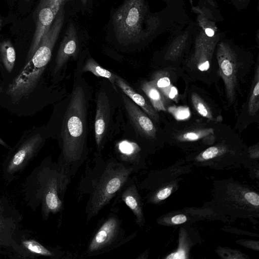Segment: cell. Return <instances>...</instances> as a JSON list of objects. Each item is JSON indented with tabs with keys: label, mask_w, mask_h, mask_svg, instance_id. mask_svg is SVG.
Returning <instances> with one entry per match:
<instances>
[{
	"label": "cell",
	"mask_w": 259,
	"mask_h": 259,
	"mask_svg": "<svg viewBox=\"0 0 259 259\" xmlns=\"http://www.w3.org/2000/svg\"><path fill=\"white\" fill-rule=\"evenodd\" d=\"M86 166L78 191L87 196L85 214L88 222L119 194L136 168L114 158L104 160L99 153L93 163Z\"/></svg>",
	"instance_id": "obj_1"
},
{
	"label": "cell",
	"mask_w": 259,
	"mask_h": 259,
	"mask_svg": "<svg viewBox=\"0 0 259 259\" xmlns=\"http://www.w3.org/2000/svg\"><path fill=\"white\" fill-rule=\"evenodd\" d=\"M160 20L158 14L150 11L147 0H124L110 10L107 36L119 47L133 48L158 34Z\"/></svg>",
	"instance_id": "obj_2"
},
{
	"label": "cell",
	"mask_w": 259,
	"mask_h": 259,
	"mask_svg": "<svg viewBox=\"0 0 259 259\" xmlns=\"http://www.w3.org/2000/svg\"><path fill=\"white\" fill-rule=\"evenodd\" d=\"M71 177L58 162L44 159L26 178L23 187L26 205L32 211L40 207L44 220L64 209V199Z\"/></svg>",
	"instance_id": "obj_3"
},
{
	"label": "cell",
	"mask_w": 259,
	"mask_h": 259,
	"mask_svg": "<svg viewBox=\"0 0 259 259\" xmlns=\"http://www.w3.org/2000/svg\"><path fill=\"white\" fill-rule=\"evenodd\" d=\"M87 92L74 83L62 130L61 154L58 163L72 178L87 159Z\"/></svg>",
	"instance_id": "obj_4"
},
{
	"label": "cell",
	"mask_w": 259,
	"mask_h": 259,
	"mask_svg": "<svg viewBox=\"0 0 259 259\" xmlns=\"http://www.w3.org/2000/svg\"><path fill=\"white\" fill-rule=\"evenodd\" d=\"M66 13L60 10L52 24L45 32L31 59L21 70L7 90L12 97H21L31 93L36 87L64 25Z\"/></svg>",
	"instance_id": "obj_5"
},
{
	"label": "cell",
	"mask_w": 259,
	"mask_h": 259,
	"mask_svg": "<svg viewBox=\"0 0 259 259\" xmlns=\"http://www.w3.org/2000/svg\"><path fill=\"white\" fill-rule=\"evenodd\" d=\"M40 134L31 135L22 140L11 148L2 164L3 178L8 184L18 179L36 156L44 145Z\"/></svg>",
	"instance_id": "obj_6"
},
{
	"label": "cell",
	"mask_w": 259,
	"mask_h": 259,
	"mask_svg": "<svg viewBox=\"0 0 259 259\" xmlns=\"http://www.w3.org/2000/svg\"><path fill=\"white\" fill-rule=\"evenodd\" d=\"M122 223L115 213H109L100 224L90 241L87 253L95 255L110 251L127 241Z\"/></svg>",
	"instance_id": "obj_7"
},
{
	"label": "cell",
	"mask_w": 259,
	"mask_h": 259,
	"mask_svg": "<svg viewBox=\"0 0 259 259\" xmlns=\"http://www.w3.org/2000/svg\"><path fill=\"white\" fill-rule=\"evenodd\" d=\"M22 219V215L9 199L0 196V249L10 258L21 259L20 248L14 236L21 228Z\"/></svg>",
	"instance_id": "obj_8"
},
{
	"label": "cell",
	"mask_w": 259,
	"mask_h": 259,
	"mask_svg": "<svg viewBox=\"0 0 259 259\" xmlns=\"http://www.w3.org/2000/svg\"><path fill=\"white\" fill-rule=\"evenodd\" d=\"M67 0H40L35 11V29L27 55V63L36 51L45 32L52 24L60 9Z\"/></svg>",
	"instance_id": "obj_9"
},
{
	"label": "cell",
	"mask_w": 259,
	"mask_h": 259,
	"mask_svg": "<svg viewBox=\"0 0 259 259\" xmlns=\"http://www.w3.org/2000/svg\"><path fill=\"white\" fill-rule=\"evenodd\" d=\"M217 58L219 66V73L225 87L229 102L231 104L236 97L237 87L236 57L231 46L225 41L218 44Z\"/></svg>",
	"instance_id": "obj_10"
},
{
	"label": "cell",
	"mask_w": 259,
	"mask_h": 259,
	"mask_svg": "<svg viewBox=\"0 0 259 259\" xmlns=\"http://www.w3.org/2000/svg\"><path fill=\"white\" fill-rule=\"evenodd\" d=\"M14 237L20 248L21 258L34 259L44 257L56 259L62 255L58 248L47 246L39 241L31 230L20 228Z\"/></svg>",
	"instance_id": "obj_11"
},
{
	"label": "cell",
	"mask_w": 259,
	"mask_h": 259,
	"mask_svg": "<svg viewBox=\"0 0 259 259\" xmlns=\"http://www.w3.org/2000/svg\"><path fill=\"white\" fill-rule=\"evenodd\" d=\"M111 109L109 97L104 90L98 92L96 98L95 137L98 153L104 147L108 131Z\"/></svg>",
	"instance_id": "obj_12"
},
{
	"label": "cell",
	"mask_w": 259,
	"mask_h": 259,
	"mask_svg": "<svg viewBox=\"0 0 259 259\" xmlns=\"http://www.w3.org/2000/svg\"><path fill=\"white\" fill-rule=\"evenodd\" d=\"M220 38V35L219 33L212 37L207 36L203 29L196 37L193 60L199 70L205 71L209 68L215 48Z\"/></svg>",
	"instance_id": "obj_13"
},
{
	"label": "cell",
	"mask_w": 259,
	"mask_h": 259,
	"mask_svg": "<svg viewBox=\"0 0 259 259\" xmlns=\"http://www.w3.org/2000/svg\"><path fill=\"white\" fill-rule=\"evenodd\" d=\"M124 108L131 124L141 135L149 138L155 137L156 130L151 119L126 95L121 94Z\"/></svg>",
	"instance_id": "obj_14"
},
{
	"label": "cell",
	"mask_w": 259,
	"mask_h": 259,
	"mask_svg": "<svg viewBox=\"0 0 259 259\" xmlns=\"http://www.w3.org/2000/svg\"><path fill=\"white\" fill-rule=\"evenodd\" d=\"M77 32L74 23L70 22L66 29L57 54L55 73L58 72L70 58L76 54L79 45Z\"/></svg>",
	"instance_id": "obj_15"
},
{
	"label": "cell",
	"mask_w": 259,
	"mask_h": 259,
	"mask_svg": "<svg viewBox=\"0 0 259 259\" xmlns=\"http://www.w3.org/2000/svg\"><path fill=\"white\" fill-rule=\"evenodd\" d=\"M120 198L131 209L136 217V222L141 226L143 223V213L140 198L134 179L128 180L120 192Z\"/></svg>",
	"instance_id": "obj_16"
},
{
	"label": "cell",
	"mask_w": 259,
	"mask_h": 259,
	"mask_svg": "<svg viewBox=\"0 0 259 259\" xmlns=\"http://www.w3.org/2000/svg\"><path fill=\"white\" fill-rule=\"evenodd\" d=\"M115 83L133 102L140 107L155 121L159 120V115L151 104L141 95L133 89L122 78L116 75Z\"/></svg>",
	"instance_id": "obj_17"
},
{
	"label": "cell",
	"mask_w": 259,
	"mask_h": 259,
	"mask_svg": "<svg viewBox=\"0 0 259 259\" xmlns=\"http://www.w3.org/2000/svg\"><path fill=\"white\" fill-rule=\"evenodd\" d=\"M141 89L157 111H166L164 98L153 80L143 82L141 84Z\"/></svg>",
	"instance_id": "obj_18"
},
{
	"label": "cell",
	"mask_w": 259,
	"mask_h": 259,
	"mask_svg": "<svg viewBox=\"0 0 259 259\" xmlns=\"http://www.w3.org/2000/svg\"><path fill=\"white\" fill-rule=\"evenodd\" d=\"M153 80L164 98L177 102L178 92L176 88L173 86L169 78L163 73H157L154 75Z\"/></svg>",
	"instance_id": "obj_19"
},
{
	"label": "cell",
	"mask_w": 259,
	"mask_h": 259,
	"mask_svg": "<svg viewBox=\"0 0 259 259\" xmlns=\"http://www.w3.org/2000/svg\"><path fill=\"white\" fill-rule=\"evenodd\" d=\"M81 71L90 72L96 76L108 79L112 83L115 90H117L115 85L116 74H113L109 70L103 68L92 57L89 56L88 57L82 66Z\"/></svg>",
	"instance_id": "obj_20"
},
{
	"label": "cell",
	"mask_w": 259,
	"mask_h": 259,
	"mask_svg": "<svg viewBox=\"0 0 259 259\" xmlns=\"http://www.w3.org/2000/svg\"><path fill=\"white\" fill-rule=\"evenodd\" d=\"M189 37L188 33H183L176 38L169 46L164 56L166 60L177 59L185 49Z\"/></svg>",
	"instance_id": "obj_21"
},
{
	"label": "cell",
	"mask_w": 259,
	"mask_h": 259,
	"mask_svg": "<svg viewBox=\"0 0 259 259\" xmlns=\"http://www.w3.org/2000/svg\"><path fill=\"white\" fill-rule=\"evenodd\" d=\"M1 54L4 65L9 72L14 67L16 60L15 49L9 40L3 41L1 45Z\"/></svg>",
	"instance_id": "obj_22"
},
{
	"label": "cell",
	"mask_w": 259,
	"mask_h": 259,
	"mask_svg": "<svg viewBox=\"0 0 259 259\" xmlns=\"http://www.w3.org/2000/svg\"><path fill=\"white\" fill-rule=\"evenodd\" d=\"M254 83L248 101V112L250 115H253L259 108V67L257 65L255 71Z\"/></svg>",
	"instance_id": "obj_23"
},
{
	"label": "cell",
	"mask_w": 259,
	"mask_h": 259,
	"mask_svg": "<svg viewBox=\"0 0 259 259\" xmlns=\"http://www.w3.org/2000/svg\"><path fill=\"white\" fill-rule=\"evenodd\" d=\"M191 101L195 110L200 115L209 119H213V115L209 107L197 94H192Z\"/></svg>",
	"instance_id": "obj_24"
},
{
	"label": "cell",
	"mask_w": 259,
	"mask_h": 259,
	"mask_svg": "<svg viewBox=\"0 0 259 259\" xmlns=\"http://www.w3.org/2000/svg\"><path fill=\"white\" fill-rule=\"evenodd\" d=\"M118 149L123 157L122 158L123 162L126 161L128 156L132 157L140 149L136 143L124 140L118 144Z\"/></svg>",
	"instance_id": "obj_25"
},
{
	"label": "cell",
	"mask_w": 259,
	"mask_h": 259,
	"mask_svg": "<svg viewBox=\"0 0 259 259\" xmlns=\"http://www.w3.org/2000/svg\"><path fill=\"white\" fill-rule=\"evenodd\" d=\"M70 6L76 12L82 14L91 13L93 7V0H67Z\"/></svg>",
	"instance_id": "obj_26"
},
{
	"label": "cell",
	"mask_w": 259,
	"mask_h": 259,
	"mask_svg": "<svg viewBox=\"0 0 259 259\" xmlns=\"http://www.w3.org/2000/svg\"><path fill=\"white\" fill-rule=\"evenodd\" d=\"M211 134L213 131L211 128L201 129L184 133L179 138L183 141H196Z\"/></svg>",
	"instance_id": "obj_27"
},
{
	"label": "cell",
	"mask_w": 259,
	"mask_h": 259,
	"mask_svg": "<svg viewBox=\"0 0 259 259\" xmlns=\"http://www.w3.org/2000/svg\"><path fill=\"white\" fill-rule=\"evenodd\" d=\"M168 111L178 119L182 120L188 118L190 115V112L187 108L184 107H171L169 108Z\"/></svg>",
	"instance_id": "obj_28"
},
{
	"label": "cell",
	"mask_w": 259,
	"mask_h": 259,
	"mask_svg": "<svg viewBox=\"0 0 259 259\" xmlns=\"http://www.w3.org/2000/svg\"><path fill=\"white\" fill-rule=\"evenodd\" d=\"M219 152V149L215 146L206 149L202 153V157L204 159H209L215 157Z\"/></svg>",
	"instance_id": "obj_29"
},
{
	"label": "cell",
	"mask_w": 259,
	"mask_h": 259,
	"mask_svg": "<svg viewBox=\"0 0 259 259\" xmlns=\"http://www.w3.org/2000/svg\"><path fill=\"white\" fill-rule=\"evenodd\" d=\"M245 199L250 204L254 206L259 205V196L256 193L250 192L246 193L244 195Z\"/></svg>",
	"instance_id": "obj_30"
},
{
	"label": "cell",
	"mask_w": 259,
	"mask_h": 259,
	"mask_svg": "<svg viewBox=\"0 0 259 259\" xmlns=\"http://www.w3.org/2000/svg\"><path fill=\"white\" fill-rule=\"evenodd\" d=\"M234 6L238 9L246 8L249 4L250 0H229Z\"/></svg>",
	"instance_id": "obj_31"
},
{
	"label": "cell",
	"mask_w": 259,
	"mask_h": 259,
	"mask_svg": "<svg viewBox=\"0 0 259 259\" xmlns=\"http://www.w3.org/2000/svg\"><path fill=\"white\" fill-rule=\"evenodd\" d=\"M172 188H166L160 190L157 194V197L159 200H164L171 194Z\"/></svg>",
	"instance_id": "obj_32"
},
{
	"label": "cell",
	"mask_w": 259,
	"mask_h": 259,
	"mask_svg": "<svg viewBox=\"0 0 259 259\" xmlns=\"http://www.w3.org/2000/svg\"><path fill=\"white\" fill-rule=\"evenodd\" d=\"M171 221L174 224H181L187 221V217L184 214H178L172 217Z\"/></svg>",
	"instance_id": "obj_33"
},
{
	"label": "cell",
	"mask_w": 259,
	"mask_h": 259,
	"mask_svg": "<svg viewBox=\"0 0 259 259\" xmlns=\"http://www.w3.org/2000/svg\"><path fill=\"white\" fill-rule=\"evenodd\" d=\"M185 253L183 250H179L176 252L169 254L166 258H185Z\"/></svg>",
	"instance_id": "obj_34"
},
{
	"label": "cell",
	"mask_w": 259,
	"mask_h": 259,
	"mask_svg": "<svg viewBox=\"0 0 259 259\" xmlns=\"http://www.w3.org/2000/svg\"><path fill=\"white\" fill-rule=\"evenodd\" d=\"M0 145L7 149H11V147L0 138Z\"/></svg>",
	"instance_id": "obj_35"
},
{
	"label": "cell",
	"mask_w": 259,
	"mask_h": 259,
	"mask_svg": "<svg viewBox=\"0 0 259 259\" xmlns=\"http://www.w3.org/2000/svg\"><path fill=\"white\" fill-rule=\"evenodd\" d=\"M4 255L7 256V253L5 251H4V250L0 249V258H2L3 256H4Z\"/></svg>",
	"instance_id": "obj_36"
},
{
	"label": "cell",
	"mask_w": 259,
	"mask_h": 259,
	"mask_svg": "<svg viewBox=\"0 0 259 259\" xmlns=\"http://www.w3.org/2000/svg\"><path fill=\"white\" fill-rule=\"evenodd\" d=\"M163 1H170V0H163Z\"/></svg>",
	"instance_id": "obj_37"
},
{
	"label": "cell",
	"mask_w": 259,
	"mask_h": 259,
	"mask_svg": "<svg viewBox=\"0 0 259 259\" xmlns=\"http://www.w3.org/2000/svg\"><path fill=\"white\" fill-rule=\"evenodd\" d=\"M25 1H27V2H29V1H31V0H25Z\"/></svg>",
	"instance_id": "obj_38"
}]
</instances>
